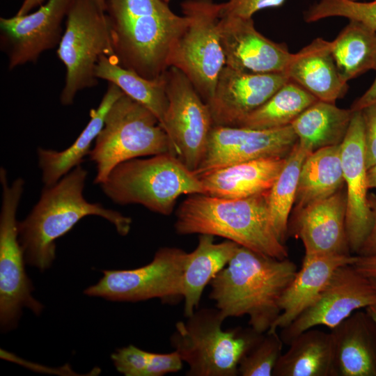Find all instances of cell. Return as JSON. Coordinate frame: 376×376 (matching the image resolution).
<instances>
[{"label": "cell", "mask_w": 376, "mask_h": 376, "mask_svg": "<svg viewBox=\"0 0 376 376\" xmlns=\"http://www.w3.org/2000/svg\"><path fill=\"white\" fill-rule=\"evenodd\" d=\"M297 272L288 258L277 259L238 246L210 281L209 297L222 317L247 315L256 331L266 333L281 313V299Z\"/></svg>", "instance_id": "6da1fadb"}, {"label": "cell", "mask_w": 376, "mask_h": 376, "mask_svg": "<svg viewBox=\"0 0 376 376\" xmlns=\"http://www.w3.org/2000/svg\"><path fill=\"white\" fill-rule=\"evenodd\" d=\"M105 14L118 64L148 79H159L188 18L162 0H108Z\"/></svg>", "instance_id": "7a4b0ae2"}, {"label": "cell", "mask_w": 376, "mask_h": 376, "mask_svg": "<svg viewBox=\"0 0 376 376\" xmlns=\"http://www.w3.org/2000/svg\"><path fill=\"white\" fill-rule=\"evenodd\" d=\"M87 174L80 164L55 184L45 186L30 213L18 222L19 240L29 265L40 271L49 268L55 258L56 240L87 216L107 219L120 235L129 233L130 217L85 199L83 191Z\"/></svg>", "instance_id": "3957f363"}, {"label": "cell", "mask_w": 376, "mask_h": 376, "mask_svg": "<svg viewBox=\"0 0 376 376\" xmlns=\"http://www.w3.org/2000/svg\"><path fill=\"white\" fill-rule=\"evenodd\" d=\"M269 190L235 199L191 194L177 209L175 230L219 236L265 256L287 258L288 249L272 223Z\"/></svg>", "instance_id": "277c9868"}, {"label": "cell", "mask_w": 376, "mask_h": 376, "mask_svg": "<svg viewBox=\"0 0 376 376\" xmlns=\"http://www.w3.org/2000/svg\"><path fill=\"white\" fill-rule=\"evenodd\" d=\"M100 185L116 203L139 204L166 216L172 213L180 196L205 194L198 175L170 152L124 162Z\"/></svg>", "instance_id": "5b68a950"}, {"label": "cell", "mask_w": 376, "mask_h": 376, "mask_svg": "<svg viewBox=\"0 0 376 376\" xmlns=\"http://www.w3.org/2000/svg\"><path fill=\"white\" fill-rule=\"evenodd\" d=\"M175 324L171 347L189 365L187 376H237L239 362L261 336L252 328L222 329L217 308H203Z\"/></svg>", "instance_id": "8992f818"}, {"label": "cell", "mask_w": 376, "mask_h": 376, "mask_svg": "<svg viewBox=\"0 0 376 376\" xmlns=\"http://www.w3.org/2000/svg\"><path fill=\"white\" fill-rule=\"evenodd\" d=\"M167 152L176 155L157 117L124 93L108 111L89 152L97 170L94 183H103L111 171L124 162Z\"/></svg>", "instance_id": "52a82bcc"}, {"label": "cell", "mask_w": 376, "mask_h": 376, "mask_svg": "<svg viewBox=\"0 0 376 376\" xmlns=\"http://www.w3.org/2000/svg\"><path fill=\"white\" fill-rule=\"evenodd\" d=\"M181 7L188 23L171 50L169 66L182 71L207 103L225 65L219 29L221 3L187 0Z\"/></svg>", "instance_id": "ba28073f"}, {"label": "cell", "mask_w": 376, "mask_h": 376, "mask_svg": "<svg viewBox=\"0 0 376 376\" xmlns=\"http://www.w3.org/2000/svg\"><path fill=\"white\" fill-rule=\"evenodd\" d=\"M57 54L66 69L60 100L68 106L79 91L97 84L100 57L113 55L107 15L91 0H73Z\"/></svg>", "instance_id": "9c48e42d"}, {"label": "cell", "mask_w": 376, "mask_h": 376, "mask_svg": "<svg viewBox=\"0 0 376 376\" xmlns=\"http://www.w3.org/2000/svg\"><path fill=\"white\" fill-rule=\"evenodd\" d=\"M2 200L0 214V323L3 330L14 328L26 307L39 315L43 306L32 296L24 251L19 240L16 213L24 191V181L8 182L6 170L0 169Z\"/></svg>", "instance_id": "30bf717a"}, {"label": "cell", "mask_w": 376, "mask_h": 376, "mask_svg": "<svg viewBox=\"0 0 376 376\" xmlns=\"http://www.w3.org/2000/svg\"><path fill=\"white\" fill-rule=\"evenodd\" d=\"M188 253L162 247L146 265L131 269L103 270L99 281L84 290L91 297L113 301H140L159 298L164 302L182 297V276Z\"/></svg>", "instance_id": "8fae6325"}, {"label": "cell", "mask_w": 376, "mask_h": 376, "mask_svg": "<svg viewBox=\"0 0 376 376\" xmlns=\"http://www.w3.org/2000/svg\"><path fill=\"white\" fill-rule=\"evenodd\" d=\"M169 100L163 128L178 159L195 171L205 154L214 126L207 104L188 77L175 67L164 73Z\"/></svg>", "instance_id": "7c38bea8"}, {"label": "cell", "mask_w": 376, "mask_h": 376, "mask_svg": "<svg viewBox=\"0 0 376 376\" xmlns=\"http://www.w3.org/2000/svg\"><path fill=\"white\" fill-rule=\"evenodd\" d=\"M376 304V285L352 264L344 265L333 274L315 300L288 326L281 338L288 345L303 331L318 326L333 329L354 312Z\"/></svg>", "instance_id": "4fadbf2b"}, {"label": "cell", "mask_w": 376, "mask_h": 376, "mask_svg": "<svg viewBox=\"0 0 376 376\" xmlns=\"http://www.w3.org/2000/svg\"><path fill=\"white\" fill-rule=\"evenodd\" d=\"M298 139L291 125L255 130L214 125L196 175L228 165L268 157H285Z\"/></svg>", "instance_id": "5bb4252c"}, {"label": "cell", "mask_w": 376, "mask_h": 376, "mask_svg": "<svg viewBox=\"0 0 376 376\" xmlns=\"http://www.w3.org/2000/svg\"><path fill=\"white\" fill-rule=\"evenodd\" d=\"M73 0H47L33 13L0 18L1 47L9 70L35 62L45 51L58 45L63 22Z\"/></svg>", "instance_id": "9a60e30c"}, {"label": "cell", "mask_w": 376, "mask_h": 376, "mask_svg": "<svg viewBox=\"0 0 376 376\" xmlns=\"http://www.w3.org/2000/svg\"><path fill=\"white\" fill-rule=\"evenodd\" d=\"M346 192L345 230L351 253L358 254L373 226L368 203L364 125L361 111H353L346 135L340 143Z\"/></svg>", "instance_id": "2e32d148"}, {"label": "cell", "mask_w": 376, "mask_h": 376, "mask_svg": "<svg viewBox=\"0 0 376 376\" xmlns=\"http://www.w3.org/2000/svg\"><path fill=\"white\" fill-rule=\"evenodd\" d=\"M219 29L225 65L246 73H284L292 54L285 43L259 33L252 17L221 16Z\"/></svg>", "instance_id": "e0dca14e"}, {"label": "cell", "mask_w": 376, "mask_h": 376, "mask_svg": "<svg viewBox=\"0 0 376 376\" xmlns=\"http://www.w3.org/2000/svg\"><path fill=\"white\" fill-rule=\"evenodd\" d=\"M288 80L284 73H246L224 65L206 103L214 125L237 127Z\"/></svg>", "instance_id": "ac0fdd59"}, {"label": "cell", "mask_w": 376, "mask_h": 376, "mask_svg": "<svg viewBox=\"0 0 376 376\" xmlns=\"http://www.w3.org/2000/svg\"><path fill=\"white\" fill-rule=\"evenodd\" d=\"M346 192L331 196L300 210L288 221L289 234L303 243L304 257L352 254L345 230Z\"/></svg>", "instance_id": "d6986e66"}, {"label": "cell", "mask_w": 376, "mask_h": 376, "mask_svg": "<svg viewBox=\"0 0 376 376\" xmlns=\"http://www.w3.org/2000/svg\"><path fill=\"white\" fill-rule=\"evenodd\" d=\"M334 376H376V324L358 310L331 329Z\"/></svg>", "instance_id": "ffe728a7"}, {"label": "cell", "mask_w": 376, "mask_h": 376, "mask_svg": "<svg viewBox=\"0 0 376 376\" xmlns=\"http://www.w3.org/2000/svg\"><path fill=\"white\" fill-rule=\"evenodd\" d=\"M284 74L321 101L335 103L348 90L334 59L331 42L322 38L292 54Z\"/></svg>", "instance_id": "44dd1931"}, {"label": "cell", "mask_w": 376, "mask_h": 376, "mask_svg": "<svg viewBox=\"0 0 376 376\" xmlns=\"http://www.w3.org/2000/svg\"><path fill=\"white\" fill-rule=\"evenodd\" d=\"M356 259L352 254L304 257L300 270L281 299V313L267 332L288 326L320 295L337 268L354 264Z\"/></svg>", "instance_id": "7402d4cb"}, {"label": "cell", "mask_w": 376, "mask_h": 376, "mask_svg": "<svg viewBox=\"0 0 376 376\" xmlns=\"http://www.w3.org/2000/svg\"><path fill=\"white\" fill-rule=\"evenodd\" d=\"M285 157H268L228 165L198 175L205 194L243 198L269 190L284 166Z\"/></svg>", "instance_id": "603a6c76"}, {"label": "cell", "mask_w": 376, "mask_h": 376, "mask_svg": "<svg viewBox=\"0 0 376 376\" xmlns=\"http://www.w3.org/2000/svg\"><path fill=\"white\" fill-rule=\"evenodd\" d=\"M123 94L119 87L109 82L107 90L98 107L91 110L88 123L71 146L61 151L38 148V165L45 186L55 184L80 165L85 156L89 155L92 143L95 141L104 126L108 111Z\"/></svg>", "instance_id": "cb8c5ba5"}, {"label": "cell", "mask_w": 376, "mask_h": 376, "mask_svg": "<svg viewBox=\"0 0 376 376\" xmlns=\"http://www.w3.org/2000/svg\"><path fill=\"white\" fill-rule=\"evenodd\" d=\"M211 235H200L196 249L188 253L182 276L184 315L191 316L199 306L205 286L228 264L239 244L230 240L214 242Z\"/></svg>", "instance_id": "d4e9b609"}, {"label": "cell", "mask_w": 376, "mask_h": 376, "mask_svg": "<svg viewBox=\"0 0 376 376\" xmlns=\"http://www.w3.org/2000/svg\"><path fill=\"white\" fill-rule=\"evenodd\" d=\"M280 356L273 376H334V350L331 333L308 329L288 344Z\"/></svg>", "instance_id": "484cf974"}, {"label": "cell", "mask_w": 376, "mask_h": 376, "mask_svg": "<svg viewBox=\"0 0 376 376\" xmlns=\"http://www.w3.org/2000/svg\"><path fill=\"white\" fill-rule=\"evenodd\" d=\"M344 185L340 144L311 152L301 169L295 210L331 196Z\"/></svg>", "instance_id": "4316f807"}, {"label": "cell", "mask_w": 376, "mask_h": 376, "mask_svg": "<svg viewBox=\"0 0 376 376\" xmlns=\"http://www.w3.org/2000/svg\"><path fill=\"white\" fill-rule=\"evenodd\" d=\"M353 111L335 103L317 100L306 109L291 126L298 141L312 152L340 145L348 130Z\"/></svg>", "instance_id": "83f0119b"}, {"label": "cell", "mask_w": 376, "mask_h": 376, "mask_svg": "<svg viewBox=\"0 0 376 376\" xmlns=\"http://www.w3.org/2000/svg\"><path fill=\"white\" fill-rule=\"evenodd\" d=\"M331 42V53L342 79L376 70V31L361 22L348 23Z\"/></svg>", "instance_id": "f1b7e54d"}, {"label": "cell", "mask_w": 376, "mask_h": 376, "mask_svg": "<svg viewBox=\"0 0 376 376\" xmlns=\"http://www.w3.org/2000/svg\"><path fill=\"white\" fill-rule=\"evenodd\" d=\"M97 79L120 88L127 96L150 110L163 127L169 100L163 75L150 80L120 65L113 55H102L95 67Z\"/></svg>", "instance_id": "f546056e"}, {"label": "cell", "mask_w": 376, "mask_h": 376, "mask_svg": "<svg viewBox=\"0 0 376 376\" xmlns=\"http://www.w3.org/2000/svg\"><path fill=\"white\" fill-rule=\"evenodd\" d=\"M317 100L304 88L288 80L262 106L246 116L237 127L268 130L290 125Z\"/></svg>", "instance_id": "4dcf8cb0"}, {"label": "cell", "mask_w": 376, "mask_h": 376, "mask_svg": "<svg viewBox=\"0 0 376 376\" xmlns=\"http://www.w3.org/2000/svg\"><path fill=\"white\" fill-rule=\"evenodd\" d=\"M311 152L297 141L269 190V208L272 223L279 240L283 244L288 236L289 216L295 204L301 169Z\"/></svg>", "instance_id": "1f68e13d"}, {"label": "cell", "mask_w": 376, "mask_h": 376, "mask_svg": "<svg viewBox=\"0 0 376 376\" xmlns=\"http://www.w3.org/2000/svg\"><path fill=\"white\" fill-rule=\"evenodd\" d=\"M307 23L340 17L362 22L376 31V0H319L304 12Z\"/></svg>", "instance_id": "d6a6232c"}, {"label": "cell", "mask_w": 376, "mask_h": 376, "mask_svg": "<svg viewBox=\"0 0 376 376\" xmlns=\"http://www.w3.org/2000/svg\"><path fill=\"white\" fill-rule=\"evenodd\" d=\"M283 342L277 331L266 332L241 358L237 373L241 376H271L282 354Z\"/></svg>", "instance_id": "836d02e7"}, {"label": "cell", "mask_w": 376, "mask_h": 376, "mask_svg": "<svg viewBox=\"0 0 376 376\" xmlns=\"http://www.w3.org/2000/svg\"><path fill=\"white\" fill-rule=\"evenodd\" d=\"M111 358L116 370L125 376H156L157 353L130 345L117 350Z\"/></svg>", "instance_id": "e575fe53"}, {"label": "cell", "mask_w": 376, "mask_h": 376, "mask_svg": "<svg viewBox=\"0 0 376 376\" xmlns=\"http://www.w3.org/2000/svg\"><path fill=\"white\" fill-rule=\"evenodd\" d=\"M286 0H228L221 3V16L230 15L252 17L259 10L278 8Z\"/></svg>", "instance_id": "d590c367"}, {"label": "cell", "mask_w": 376, "mask_h": 376, "mask_svg": "<svg viewBox=\"0 0 376 376\" xmlns=\"http://www.w3.org/2000/svg\"><path fill=\"white\" fill-rule=\"evenodd\" d=\"M360 111L364 125L366 165L368 169L376 164V102Z\"/></svg>", "instance_id": "8d00e7d4"}, {"label": "cell", "mask_w": 376, "mask_h": 376, "mask_svg": "<svg viewBox=\"0 0 376 376\" xmlns=\"http://www.w3.org/2000/svg\"><path fill=\"white\" fill-rule=\"evenodd\" d=\"M368 203L373 212V226L370 233L361 246L358 256H370L376 255V194H368Z\"/></svg>", "instance_id": "74e56055"}, {"label": "cell", "mask_w": 376, "mask_h": 376, "mask_svg": "<svg viewBox=\"0 0 376 376\" xmlns=\"http://www.w3.org/2000/svg\"><path fill=\"white\" fill-rule=\"evenodd\" d=\"M354 267L361 274L369 277H376V255L361 256L357 255Z\"/></svg>", "instance_id": "f35d334b"}, {"label": "cell", "mask_w": 376, "mask_h": 376, "mask_svg": "<svg viewBox=\"0 0 376 376\" xmlns=\"http://www.w3.org/2000/svg\"><path fill=\"white\" fill-rule=\"evenodd\" d=\"M376 102V77L368 89L351 105L352 111H360L365 107Z\"/></svg>", "instance_id": "ab89813d"}, {"label": "cell", "mask_w": 376, "mask_h": 376, "mask_svg": "<svg viewBox=\"0 0 376 376\" xmlns=\"http://www.w3.org/2000/svg\"><path fill=\"white\" fill-rule=\"evenodd\" d=\"M45 0H24L16 15H23L29 13L34 8L40 6Z\"/></svg>", "instance_id": "60d3db41"}, {"label": "cell", "mask_w": 376, "mask_h": 376, "mask_svg": "<svg viewBox=\"0 0 376 376\" xmlns=\"http://www.w3.org/2000/svg\"><path fill=\"white\" fill-rule=\"evenodd\" d=\"M367 184L368 189H376V164L367 170Z\"/></svg>", "instance_id": "b9f144b4"}, {"label": "cell", "mask_w": 376, "mask_h": 376, "mask_svg": "<svg viewBox=\"0 0 376 376\" xmlns=\"http://www.w3.org/2000/svg\"><path fill=\"white\" fill-rule=\"evenodd\" d=\"M366 312L370 315L372 319L374 320L376 324V304L369 306L365 308Z\"/></svg>", "instance_id": "7bdbcfd3"}, {"label": "cell", "mask_w": 376, "mask_h": 376, "mask_svg": "<svg viewBox=\"0 0 376 376\" xmlns=\"http://www.w3.org/2000/svg\"><path fill=\"white\" fill-rule=\"evenodd\" d=\"M101 10L105 13L108 0H91Z\"/></svg>", "instance_id": "ee69618b"}, {"label": "cell", "mask_w": 376, "mask_h": 376, "mask_svg": "<svg viewBox=\"0 0 376 376\" xmlns=\"http://www.w3.org/2000/svg\"><path fill=\"white\" fill-rule=\"evenodd\" d=\"M370 279H372V281H373V283L376 285V277H373V278H370Z\"/></svg>", "instance_id": "f6af8a7d"}, {"label": "cell", "mask_w": 376, "mask_h": 376, "mask_svg": "<svg viewBox=\"0 0 376 376\" xmlns=\"http://www.w3.org/2000/svg\"><path fill=\"white\" fill-rule=\"evenodd\" d=\"M162 1L168 3L170 0H162Z\"/></svg>", "instance_id": "bcb514c9"}, {"label": "cell", "mask_w": 376, "mask_h": 376, "mask_svg": "<svg viewBox=\"0 0 376 376\" xmlns=\"http://www.w3.org/2000/svg\"><path fill=\"white\" fill-rule=\"evenodd\" d=\"M352 1H362V0H352Z\"/></svg>", "instance_id": "7dc6e473"}]
</instances>
